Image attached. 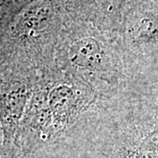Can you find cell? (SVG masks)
<instances>
[{
	"label": "cell",
	"mask_w": 158,
	"mask_h": 158,
	"mask_svg": "<svg viewBox=\"0 0 158 158\" xmlns=\"http://www.w3.org/2000/svg\"><path fill=\"white\" fill-rule=\"evenodd\" d=\"M71 62L81 68L94 67L101 58V49L98 42L90 38L79 40L72 44L69 51Z\"/></svg>",
	"instance_id": "cell-1"
},
{
	"label": "cell",
	"mask_w": 158,
	"mask_h": 158,
	"mask_svg": "<svg viewBox=\"0 0 158 158\" xmlns=\"http://www.w3.org/2000/svg\"><path fill=\"white\" fill-rule=\"evenodd\" d=\"M99 2L102 6L106 7L107 10H110L117 6L118 2H120V0H99Z\"/></svg>",
	"instance_id": "cell-2"
}]
</instances>
